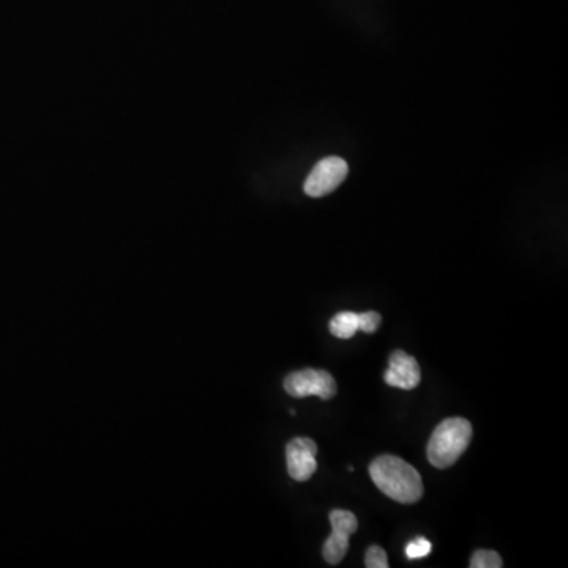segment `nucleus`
Wrapping results in <instances>:
<instances>
[{
    "label": "nucleus",
    "instance_id": "obj_1",
    "mask_svg": "<svg viewBox=\"0 0 568 568\" xmlns=\"http://www.w3.org/2000/svg\"><path fill=\"white\" fill-rule=\"evenodd\" d=\"M370 477L385 496L400 504H415L422 499V477L398 456H378L370 464Z\"/></svg>",
    "mask_w": 568,
    "mask_h": 568
},
{
    "label": "nucleus",
    "instance_id": "obj_10",
    "mask_svg": "<svg viewBox=\"0 0 568 568\" xmlns=\"http://www.w3.org/2000/svg\"><path fill=\"white\" fill-rule=\"evenodd\" d=\"M431 542L426 540L425 537H417V539L412 540L406 546V557L415 561V559H422V557L428 556L431 553Z\"/></svg>",
    "mask_w": 568,
    "mask_h": 568
},
{
    "label": "nucleus",
    "instance_id": "obj_6",
    "mask_svg": "<svg viewBox=\"0 0 568 568\" xmlns=\"http://www.w3.org/2000/svg\"><path fill=\"white\" fill-rule=\"evenodd\" d=\"M318 445L310 438H296L286 447L288 472L296 482H307L318 469Z\"/></svg>",
    "mask_w": 568,
    "mask_h": 568
},
{
    "label": "nucleus",
    "instance_id": "obj_7",
    "mask_svg": "<svg viewBox=\"0 0 568 568\" xmlns=\"http://www.w3.org/2000/svg\"><path fill=\"white\" fill-rule=\"evenodd\" d=\"M384 381L390 387L412 390L422 381L419 363L404 351H395L390 355L389 370L385 371Z\"/></svg>",
    "mask_w": 568,
    "mask_h": 568
},
{
    "label": "nucleus",
    "instance_id": "obj_4",
    "mask_svg": "<svg viewBox=\"0 0 568 568\" xmlns=\"http://www.w3.org/2000/svg\"><path fill=\"white\" fill-rule=\"evenodd\" d=\"M348 174L349 166L343 158H324L310 172V176L303 185V190L310 198H322L337 190Z\"/></svg>",
    "mask_w": 568,
    "mask_h": 568
},
{
    "label": "nucleus",
    "instance_id": "obj_3",
    "mask_svg": "<svg viewBox=\"0 0 568 568\" xmlns=\"http://www.w3.org/2000/svg\"><path fill=\"white\" fill-rule=\"evenodd\" d=\"M284 390L296 398L318 397L330 400L337 395V382L326 370L296 371L284 379Z\"/></svg>",
    "mask_w": 568,
    "mask_h": 568
},
{
    "label": "nucleus",
    "instance_id": "obj_8",
    "mask_svg": "<svg viewBox=\"0 0 568 568\" xmlns=\"http://www.w3.org/2000/svg\"><path fill=\"white\" fill-rule=\"evenodd\" d=\"M333 337L349 340L360 330V313L354 311H341L329 324Z\"/></svg>",
    "mask_w": 568,
    "mask_h": 568
},
{
    "label": "nucleus",
    "instance_id": "obj_11",
    "mask_svg": "<svg viewBox=\"0 0 568 568\" xmlns=\"http://www.w3.org/2000/svg\"><path fill=\"white\" fill-rule=\"evenodd\" d=\"M365 565L368 568H389L387 553L382 550L381 546H371V548H368L367 556H365Z\"/></svg>",
    "mask_w": 568,
    "mask_h": 568
},
{
    "label": "nucleus",
    "instance_id": "obj_5",
    "mask_svg": "<svg viewBox=\"0 0 568 568\" xmlns=\"http://www.w3.org/2000/svg\"><path fill=\"white\" fill-rule=\"evenodd\" d=\"M332 534L322 546V556L330 565H338L349 550V537L357 531L359 521L354 513L348 510H332L330 512Z\"/></svg>",
    "mask_w": 568,
    "mask_h": 568
},
{
    "label": "nucleus",
    "instance_id": "obj_12",
    "mask_svg": "<svg viewBox=\"0 0 568 568\" xmlns=\"http://www.w3.org/2000/svg\"><path fill=\"white\" fill-rule=\"evenodd\" d=\"M381 314L376 311H367V313H360V330L365 333H374L381 326Z\"/></svg>",
    "mask_w": 568,
    "mask_h": 568
},
{
    "label": "nucleus",
    "instance_id": "obj_2",
    "mask_svg": "<svg viewBox=\"0 0 568 568\" xmlns=\"http://www.w3.org/2000/svg\"><path fill=\"white\" fill-rule=\"evenodd\" d=\"M472 439V425L461 417L445 419L431 434L426 455L434 468L447 469L466 452Z\"/></svg>",
    "mask_w": 568,
    "mask_h": 568
},
{
    "label": "nucleus",
    "instance_id": "obj_9",
    "mask_svg": "<svg viewBox=\"0 0 568 568\" xmlns=\"http://www.w3.org/2000/svg\"><path fill=\"white\" fill-rule=\"evenodd\" d=\"M502 557L491 550H479L472 554L471 568H501Z\"/></svg>",
    "mask_w": 568,
    "mask_h": 568
}]
</instances>
